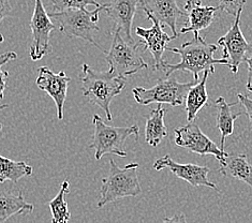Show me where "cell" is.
<instances>
[{"mask_svg":"<svg viewBox=\"0 0 252 223\" xmlns=\"http://www.w3.org/2000/svg\"><path fill=\"white\" fill-rule=\"evenodd\" d=\"M219 172L223 176H231L242 180L252 188V165L245 154H227L220 163Z\"/></svg>","mask_w":252,"mask_h":223,"instance_id":"cell-17","label":"cell"},{"mask_svg":"<svg viewBox=\"0 0 252 223\" xmlns=\"http://www.w3.org/2000/svg\"><path fill=\"white\" fill-rule=\"evenodd\" d=\"M236 103H227L223 97H219L214 102V105L217 108V118H216V127L221 132V143L220 149L224 150L225 140L227 136L233 134L234 123L242 115L243 112L234 114L231 111V107Z\"/></svg>","mask_w":252,"mask_h":223,"instance_id":"cell-19","label":"cell"},{"mask_svg":"<svg viewBox=\"0 0 252 223\" xmlns=\"http://www.w3.org/2000/svg\"><path fill=\"white\" fill-rule=\"evenodd\" d=\"M121 33V30L117 27L114 29L110 51L104 54L113 73L127 80V77L136 74L141 70L147 69L148 64L137 51L140 44L129 43Z\"/></svg>","mask_w":252,"mask_h":223,"instance_id":"cell-6","label":"cell"},{"mask_svg":"<svg viewBox=\"0 0 252 223\" xmlns=\"http://www.w3.org/2000/svg\"><path fill=\"white\" fill-rule=\"evenodd\" d=\"M82 92L92 104L103 110L106 120L112 122L113 116L110 105L113 99L123 92L127 80L117 76L111 70L98 72L93 70L87 64L82 65Z\"/></svg>","mask_w":252,"mask_h":223,"instance_id":"cell-2","label":"cell"},{"mask_svg":"<svg viewBox=\"0 0 252 223\" xmlns=\"http://www.w3.org/2000/svg\"><path fill=\"white\" fill-rule=\"evenodd\" d=\"M139 5L144 12H149L158 19L162 25L169 26L174 40L178 38L177 21L186 16V12L179 9L175 0H140Z\"/></svg>","mask_w":252,"mask_h":223,"instance_id":"cell-15","label":"cell"},{"mask_svg":"<svg viewBox=\"0 0 252 223\" xmlns=\"http://www.w3.org/2000/svg\"><path fill=\"white\" fill-rule=\"evenodd\" d=\"M17 58V55L14 52H5L0 55V100L4 98V89L7 88V80L9 77V72L3 71L2 65L7 63ZM2 129V124L0 122V131Z\"/></svg>","mask_w":252,"mask_h":223,"instance_id":"cell-25","label":"cell"},{"mask_svg":"<svg viewBox=\"0 0 252 223\" xmlns=\"http://www.w3.org/2000/svg\"><path fill=\"white\" fill-rule=\"evenodd\" d=\"M147 19L153 23L151 28L136 27L135 33L141 38V43L144 44V50L152 54L154 59V70L163 69V54L166 51L167 43L171 42L173 37L163 32V25L161 22L156 19L149 12H145Z\"/></svg>","mask_w":252,"mask_h":223,"instance_id":"cell-11","label":"cell"},{"mask_svg":"<svg viewBox=\"0 0 252 223\" xmlns=\"http://www.w3.org/2000/svg\"><path fill=\"white\" fill-rule=\"evenodd\" d=\"M193 39L183 43L181 47H166V51L178 54L181 62L171 64L164 63L163 69L166 77L171 76L176 71H188L193 75L194 81H199L200 74L205 71L215 72V64H224L229 67V60L222 57L215 59L214 53L217 50V45L207 43L200 33H193Z\"/></svg>","mask_w":252,"mask_h":223,"instance_id":"cell-1","label":"cell"},{"mask_svg":"<svg viewBox=\"0 0 252 223\" xmlns=\"http://www.w3.org/2000/svg\"><path fill=\"white\" fill-rule=\"evenodd\" d=\"M71 78L61 71L59 73H54L49 67H41L37 77V86L47 93V95L55 102L57 108V117L59 120L63 118V105L67 99L69 84Z\"/></svg>","mask_w":252,"mask_h":223,"instance_id":"cell-13","label":"cell"},{"mask_svg":"<svg viewBox=\"0 0 252 223\" xmlns=\"http://www.w3.org/2000/svg\"><path fill=\"white\" fill-rule=\"evenodd\" d=\"M70 193V182L69 179L63 180L61 186L58 194L50 202L49 206L52 214L53 223H67L71 218V212L69 205L65 202V194Z\"/></svg>","mask_w":252,"mask_h":223,"instance_id":"cell-23","label":"cell"},{"mask_svg":"<svg viewBox=\"0 0 252 223\" xmlns=\"http://www.w3.org/2000/svg\"><path fill=\"white\" fill-rule=\"evenodd\" d=\"M237 99L239 101V103H241L243 105V107L245 108L244 114H246V115L248 116L249 122L252 127V99L248 98L247 96L243 95V94H238Z\"/></svg>","mask_w":252,"mask_h":223,"instance_id":"cell-27","label":"cell"},{"mask_svg":"<svg viewBox=\"0 0 252 223\" xmlns=\"http://www.w3.org/2000/svg\"><path fill=\"white\" fill-rule=\"evenodd\" d=\"M12 12V7L10 4V0H0V23L3 21V19L9 16ZM4 41L3 35L0 32V43Z\"/></svg>","mask_w":252,"mask_h":223,"instance_id":"cell-28","label":"cell"},{"mask_svg":"<svg viewBox=\"0 0 252 223\" xmlns=\"http://www.w3.org/2000/svg\"><path fill=\"white\" fill-rule=\"evenodd\" d=\"M32 172V166L26 162H16L0 155V184L7 180L17 183L23 177L31 176Z\"/></svg>","mask_w":252,"mask_h":223,"instance_id":"cell-22","label":"cell"},{"mask_svg":"<svg viewBox=\"0 0 252 223\" xmlns=\"http://www.w3.org/2000/svg\"><path fill=\"white\" fill-rule=\"evenodd\" d=\"M53 9L55 11H63L67 9H84L87 5L100 7V3L95 0H50Z\"/></svg>","mask_w":252,"mask_h":223,"instance_id":"cell-24","label":"cell"},{"mask_svg":"<svg viewBox=\"0 0 252 223\" xmlns=\"http://www.w3.org/2000/svg\"><path fill=\"white\" fill-rule=\"evenodd\" d=\"M104 4L97 7L94 11H88L84 9H67L63 11H56L51 13V19L56 22L59 32L69 38H79L94 44L102 52L105 53L100 45L95 43L93 33L99 32L98 26L100 12L103 11Z\"/></svg>","mask_w":252,"mask_h":223,"instance_id":"cell-4","label":"cell"},{"mask_svg":"<svg viewBox=\"0 0 252 223\" xmlns=\"http://www.w3.org/2000/svg\"><path fill=\"white\" fill-rule=\"evenodd\" d=\"M175 144L177 146L187 149L188 152L201 156L213 155L220 163L223 162L227 153L218 148V146L205 135L194 122L179 127L174 130Z\"/></svg>","mask_w":252,"mask_h":223,"instance_id":"cell-8","label":"cell"},{"mask_svg":"<svg viewBox=\"0 0 252 223\" xmlns=\"http://www.w3.org/2000/svg\"><path fill=\"white\" fill-rule=\"evenodd\" d=\"M137 168L139 163H130L121 168L115 161L110 159V173L109 176L102 180L98 208L119 198L134 197L141 194L142 188L137 177Z\"/></svg>","mask_w":252,"mask_h":223,"instance_id":"cell-3","label":"cell"},{"mask_svg":"<svg viewBox=\"0 0 252 223\" xmlns=\"http://www.w3.org/2000/svg\"><path fill=\"white\" fill-rule=\"evenodd\" d=\"M31 28L32 32V42L29 51H31L32 59L37 62L51 51L50 37L51 32L55 29L50 14L46 13L42 0H34V10L31 22Z\"/></svg>","mask_w":252,"mask_h":223,"instance_id":"cell-10","label":"cell"},{"mask_svg":"<svg viewBox=\"0 0 252 223\" xmlns=\"http://www.w3.org/2000/svg\"><path fill=\"white\" fill-rule=\"evenodd\" d=\"M139 3L140 0H111L110 3L104 4L103 11L116 24L129 43H136L132 38L131 29Z\"/></svg>","mask_w":252,"mask_h":223,"instance_id":"cell-14","label":"cell"},{"mask_svg":"<svg viewBox=\"0 0 252 223\" xmlns=\"http://www.w3.org/2000/svg\"><path fill=\"white\" fill-rule=\"evenodd\" d=\"M243 10L238 12L227 32L217 41V45L223 47L222 57L229 60V68L234 74L238 72L242 63H245L247 54L252 51V44L248 43L241 30V17Z\"/></svg>","mask_w":252,"mask_h":223,"instance_id":"cell-9","label":"cell"},{"mask_svg":"<svg viewBox=\"0 0 252 223\" xmlns=\"http://www.w3.org/2000/svg\"><path fill=\"white\" fill-rule=\"evenodd\" d=\"M165 110L162 103H158L157 108L151 111L145 125V141L153 147H157L167 135V129L164 123Z\"/></svg>","mask_w":252,"mask_h":223,"instance_id":"cell-20","label":"cell"},{"mask_svg":"<svg viewBox=\"0 0 252 223\" xmlns=\"http://www.w3.org/2000/svg\"><path fill=\"white\" fill-rule=\"evenodd\" d=\"M245 63L248 65V76H247V84H246V88L248 92L252 93V54L250 57L245 59Z\"/></svg>","mask_w":252,"mask_h":223,"instance_id":"cell-29","label":"cell"},{"mask_svg":"<svg viewBox=\"0 0 252 223\" xmlns=\"http://www.w3.org/2000/svg\"><path fill=\"white\" fill-rule=\"evenodd\" d=\"M209 74H213L211 71H205L203 73L202 80L197 81L192 86L186 96L185 111L187 113L188 123L194 122L197 114L202 110L203 106L208 104V93L206 89V83Z\"/></svg>","mask_w":252,"mask_h":223,"instance_id":"cell-18","label":"cell"},{"mask_svg":"<svg viewBox=\"0 0 252 223\" xmlns=\"http://www.w3.org/2000/svg\"><path fill=\"white\" fill-rule=\"evenodd\" d=\"M196 81L179 83L175 78H159L152 88L134 87L132 94L137 103L149 105L152 103H166L172 106H181L185 103L186 96Z\"/></svg>","mask_w":252,"mask_h":223,"instance_id":"cell-7","label":"cell"},{"mask_svg":"<svg viewBox=\"0 0 252 223\" xmlns=\"http://www.w3.org/2000/svg\"><path fill=\"white\" fill-rule=\"evenodd\" d=\"M218 7H208L203 5L201 0H186L184 11L188 21L184 24L181 29V34L192 32L193 33H200L201 30L208 28L212 25L215 19V12Z\"/></svg>","mask_w":252,"mask_h":223,"instance_id":"cell-16","label":"cell"},{"mask_svg":"<svg viewBox=\"0 0 252 223\" xmlns=\"http://www.w3.org/2000/svg\"><path fill=\"white\" fill-rule=\"evenodd\" d=\"M33 209V205L25 201L22 192L17 194L0 192V223L7 221L14 215L31 214Z\"/></svg>","mask_w":252,"mask_h":223,"instance_id":"cell-21","label":"cell"},{"mask_svg":"<svg viewBox=\"0 0 252 223\" xmlns=\"http://www.w3.org/2000/svg\"><path fill=\"white\" fill-rule=\"evenodd\" d=\"M156 171H162L164 168L170 170L176 177L189 183L193 187L205 186L208 188L217 190V186L208 179V173L211 172L208 166L197 164H182L173 161L169 155H165L154 163Z\"/></svg>","mask_w":252,"mask_h":223,"instance_id":"cell-12","label":"cell"},{"mask_svg":"<svg viewBox=\"0 0 252 223\" xmlns=\"http://www.w3.org/2000/svg\"><path fill=\"white\" fill-rule=\"evenodd\" d=\"M245 3L246 0H218V9L235 17L244 9Z\"/></svg>","mask_w":252,"mask_h":223,"instance_id":"cell-26","label":"cell"},{"mask_svg":"<svg viewBox=\"0 0 252 223\" xmlns=\"http://www.w3.org/2000/svg\"><path fill=\"white\" fill-rule=\"evenodd\" d=\"M93 124L94 126V133L91 148L94 149V158L100 160L102 157L112 154L121 157H126L125 142L131 135H134L139 140L140 128L137 125L130 127H112L106 125L98 114L93 116Z\"/></svg>","mask_w":252,"mask_h":223,"instance_id":"cell-5","label":"cell"}]
</instances>
